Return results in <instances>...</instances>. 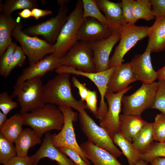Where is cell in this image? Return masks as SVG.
I'll return each mask as SVG.
<instances>
[{"label":"cell","instance_id":"cell-1","mask_svg":"<svg viewBox=\"0 0 165 165\" xmlns=\"http://www.w3.org/2000/svg\"><path fill=\"white\" fill-rule=\"evenodd\" d=\"M70 74H58L43 86V98L46 104L66 106L79 112L87 109L86 104L76 100L72 92Z\"/></svg>","mask_w":165,"mask_h":165},{"label":"cell","instance_id":"cell-2","mask_svg":"<svg viewBox=\"0 0 165 165\" xmlns=\"http://www.w3.org/2000/svg\"><path fill=\"white\" fill-rule=\"evenodd\" d=\"M20 115L24 125L30 127L41 137L50 130H61L64 124L63 113L53 104H46L42 107Z\"/></svg>","mask_w":165,"mask_h":165},{"label":"cell","instance_id":"cell-3","mask_svg":"<svg viewBox=\"0 0 165 165\" xmlns=\"http://www.w3.org/2000/svg\"><path fill=\"white\" fill-rule=\"evenodd\" d=\"M84 19L82 0H79L74 10L68 15L53 45L54 51L53 53L55 56L63 57L78 41V34Z\"/></svg>","mask_w":165,"mask_h":165},{"label":"cell","instance_id":"cell-4","mask_svg":"<svg viewBox=\"0 0 165 165\" xmlns=\"http://www.w3.org/2000/svg\"><path fill=\"white\" fill-rule=\"evenodd\" d=\"M43 86L40 77L29 79L15 85L11 97H17L20 107V114L29 112L46 104L43 98Z\"/></svg>","mask_w":165,"mask_h":165},{"label":"cell","instance_id":"cell-5","mask_svg":"<svg viewBox=\"0 0 165 165\" xmlns=\"http://www.w3.org/2000/svg\"><path fill=\"white\" fill-rule=\"evenodd\" d=\"M79 113L80 128L88 141L106 150L117 158L121 156L122 152L115 145L107 131L96 123L86 110Z\"/></svg>","mask_w":165,"mask_h":165},{"label":"cell","instance_id":"cell-6","mask_svg":"<svg viewBox=\"0 0 165 165\" xmlns=\"http://www.w3.org/2000/svg\"><path fill=\"white\" fill-rule=\"evenodd\" d=\"M58 107L63 114L64 124L60 132L51 134L52 144L58 148L64 147L74 150L80 155L85 162L90 164L91 163L86 157L76 139L73 123L79 118L78 113L68 106H60Z\"/></svg>","mask_w":165,"mask_h":165},{"label":"cell","instance_id":"cell-7","mask_svg":"<svg viewBox=\"0 0 165 165\" xmlns=\"http://www.w3.org/2000/svg\"><path fill=\"white\" fill-rule=\"evenodd\" d=\"M23 24L19 23L13 31L12 36L19 43L28 59L30 65L35 63L54 51V45L36 36L26 34L22 30Z\"/></svg>","mask_w":165,"mask_h":165},{"label":"cell","instance_id":"cell-8","mask_svg":"<svg viewBox=\"0 0 165 165\" xmlns=\"http://www.w3.org/2000/svg\"><path fill=\"white\" fill-rule=\"evenodd\" d=\"M149 28L129 23L124 26L120 33L119 42L110 58L109 68L117 67L122 64L123 59L126 53L138 41L148 36Z\"/></svg>","mask_w":165,"mask_h":165},{"label":"cell","instance_id":"cell-9","mask_svg":"<svg viewBox=\"0 0 165 165\" xmlns=\"http://www.w3.org/2000/svg\"><path fill=\"white\" fill-rule=\"evenodd\" d=\"M158 86L155 81L142 83L134 93L124 95L122 99L123 114L141 116L145 110L151 108L154 101Z\"/></svg>","mask_w":165,"mask_h":165},{"label":"cell","instance_id":"cell-10","mask_svg":"<svg viewBox=\"0 0 165 165\" xmlns=\"http://www.w3.org/2000/svg\"><path fill=\"white\" fill-rule=\"evenodd\" d=\"M116 67L110 68L100 72H86L77 70L72 67L62 65L57 68L55 71L58 74L69 73L85 77L94 83L100 95V105L97 117L100 121L104 118L108 110V105L105 101V95L109 79Z\"/></svg>","mask_w":165,"mask_h":165},{"label":"cell","instance_id":"cell-11","mask_svg":"<svg viewBox=\"0 0 165 165\" xmlns=\"http://www.w3.org/2000/svg\"><path fill=\"white\" fill-rule=\"evenodd\" d=\"M68 12L66 5L60 6L56 16L42 22L31 26L23 31L30 36L40 35L48 43L54 45L68 19Z\"/></svg>","mask_w":165,"mask_h":165},{"label":"cell","instance_id":"cell-12","mask_svg":"<svg viewBox=\"0 0 165 165\" xmlns=\"http://www.w3.org/2000/svg\"><path fill=\"white\" fill-rule=\"evenodd\" d=\"M78 41L62 57L63 65L72 67L84 72H96L93 54L89 43Z\"/></svg>","mask_w":165,"mask_h":165},{"label":"cell","instance_id":"cell-13","mask_svg":"<svg viewBox=\"0 0 165 165\" xmlns=\"http://www.w3.org/2000/svg\"><path fill=\"white\" fill-rule=\"evenodd\" d=\"M132 87L130 86L119 93H107L105 94L108 109L104 118L99 121L100 125L107 131L112 139L115 134L119 132L122 97Z\"/></svg>","mask_w":165,"mask_h":165},{"label":"cell","instance_id":"cell-14","mask_svg":"<svg viewBox=\"0 0 165 165\" xmlns=\"http://www.w3.org/2000/svg\"><path fill=\"white\" fill-rule=\"evenodd\" d=\"M120 38L119 33H114L106 39L89 43L93 53L96 72L105 71L109 68L110 53Z\"/></svg>","mask_w":165,"mask_h":165},{"label":"cell","instance_id":"cell-15","mask_svg":"<svg viewBox=\"0 0 165 165\" xmlns=\"http://www.w3.org/2000/svg\"><path fill=\"white\" fill-rule=\"evenodd\" d=\"M112 33L108 25L87 17L84 18L79 28L77 40L90 43L106 39Z\"/></svg>","mask_w":165,"mask_h":165},{"label":"cell","instance_id":"cell-16","mask_svg":"<svg viewBox=\"0 0 165 165\" xmlns=\"http://www.w3.org/2000/svg\"><path fill=\"white\" fill-rule=\"evenodd\" d=\"M63 65L62 58H59L51 53L37 62L24 69L18 77L16 85H18L28 79L37 77H41L49 72L56 69Z\"/></svg>","mask_w":165,"mask_h":165},{"label":"cell","instance_id":"cell-17","mask_svg":"<svg viewBox=\"0 0 165 165\" xmlns=\"http://www.w3.org/2000/svg\"><path fill=\"white\" fill-rule=\"evenodd\" d=\"M151 53L145 50L142 53L135 55L130 62L137 81L142 83H152L158 79L157 72L152 66Z\"/></svg>","mask_w":165,"mask_h":165},{"label":"cell","instance_id":"cell-18","mask_svg":"<svg viewBox=\"0 0 165 165\" xmlns=\"http://www.w3.org/2000/svg\"><path fill=\"white\" fill-rule=\"evenodd\" d=\"M68 157L53 145L51 134L48 132L45 134L39 149L34 154L30 156L35 165H38L39 161L45 157L56 161L57 165H75L74 162Z\"/></svg>","mask_w":165,"mask_h":165},{"label":"cell","instance_id":"cell-19","mask_svg":"<svg viewBox=\"0 0 165 165\" xmlns=\"http://www.w3.org/2000/svg\"><path fill=\"white\" fill-rule=\"evenodd\" d=\"M136 81L130 62L122 64L116 67L112 75L106 93H116L122 91Z\"/></svg>","mask_w":165,"mask_h":165},{"label":"cell","instance_id":"cell-20","mask_svg":"<svg viewBox=\"0 0 165 165\" xmlns=\"http://www.w3.org/2000/svg\"><path fill=\"white\" fill-rule=\"evenodd\" d=\"M101 11L105 14L108 25L112 32L120 33L127 24L124 21L120 2H114L108 0H96Z\"/></svg>","mask_w":165,"mask_h":165},{"label":"cell","instance_id":"cell-21","mask_svg":"<svg viewBox=\"0 0 165 165\" xmlns=\"http://www.w3.org/2000/svg\"><path fill=\"white\" fill-rule=\"evenodd\" d=\"M79 145L86 157L93 165H123L113 155L88 141Z\"/></svg>","mask_w":165,"mask_h":165},{"label":"cell","instance_id":"cell-22","mask_svg":"<svg viewBox=\"0 0 165 165\" xmlns=\"http://www.w3.org/2000/svg\"><path fill=\"white\" fill-rule=\"evenodd\" d=\"M155 19L153 24L149 28L146 49L151 53L159 52L165 49V16Z\"/></svg>","mask_w":165,"mask_h":165},{"label":"cell","instance_id":"cell-23","mask_svg":"<svg viewBox=\"0 0 165 165\" xmlns=\"http://www.w3.org/2000/svg\"><path fill=\"white\" fill-rule=\"evenodd\" d=\"M147 122L141 116L120 115L119 132L132 142Z\"/></svg>","mask_w":165,"mask_h":165},{"label":"cell","instance_id":"cell-24","mask_svg":"<svg viewBox=\"0 0 165 165\" xmlns=\"http://www.w3.org/2000/svg\"><path fill=\"white\" fill-rule=\"evenodd\" d=\"M41 138L31 128L23 129L15 142L16 155L20 157L28 156L29 149L31 147L41 143Z\"/></svg>","mask_w":165,"mask_h":165},{"label":"cell","instance_id":"cell-25","mask_svg":"<svg viewBox=\"0 0 165 165\" xmlns=\"http://www.w3.org/2000/svg\"><path fill=\"white\" fill-rule=\"evenodd\" d=\"M18 23L16 19L7 16L2 13L0 15V57L12 43V33Z\"/></svg>","mask_w":165,"mask_h":165},{"label":"cell","instance_id":"cell-26","mask_svg":"<svg viewBox=\"0 0 165 165\" xmlns=\"http://www.w3.org/2000/svg\"><path fill=\"white\" fill-rule=\"evenodd\" d=\"M112 140L114 143L120 148L130 165H135L141 159V154L132 142L125 138L119 132L115 134Z\"/></svg>","mask_w":165,"mask_h":165},{"label":"cell","instance_id":"cell-27","mask_svg":"<svg viewBox=\"0 0 165 165\" xmlns=\"http://www.w3.org/2000/svg\"><path fill=\"white\" fill-rule=\"evenodd\" d=\"M23 125L20 114H15L8 119L0 128V134L11 142L15 143L23 130Z\"/></svg>","mask_w":165,"mask_h":165},{"label":"cell","instance_id":"cell-28","mask_svg":"<svg viewBox=\"0 0 165 165\" xmlns=\"http://www.w3.org/2000/svg\"><path fill=\"white\" fill-rule=\"evenodd\" d=\"M153 123L147 122L132 142L136 148L142 154L148 150L153 142Z\"/></svg>","mask_w":165,"mask_h":165},{"label":"cell","instance_id":"cell-29","mask_svg":"<svg viewBox=\"0 0 165 165\" xmlns=\"http://www.w3.org/2000/svg\"><path fill=\"white\" fill-rule=\"evenodd\" d=\"M35 0H6L4 3L0 1V11L7 16H11L15 10L25 9L31 10L38 6Z\"/></svg>","mask_w":165,"mask_h":165},{"label":"cell","instance_id":"cell-30","mask_svg":"<svg viewBox=\"0 0 165 165\" xmlns=\"http://www.w3.org/2000/svg\"><path fill=\"white\" fill-rule=\"evenodd\" d=\"M133 7L136 22L140 19L148 21L156 18L149 0H134Z\"/></svg>","mask_w":165,"mask_h":165},{"label":"cell","instance_id":"cell-31","mask_svg":"<svg viewBox=\"0 0 165 165\" xmlns=\"http://www.w3.org/2000/svg\"><path fill=\"white\" fill-rule=\"evenodd\" d=\"M82 2L83 16L84 18H92L104 24L108 25L106 18L101 12L96 0H82Z\"/></svg>","mask_w":165,"mask_h":165},{"label":"cell","instance_id":"cell-32","mask_svg":"<svg viewBox=\"0 0 165 165\" xmlns=\"http://www.w3.org/2000/svg\"><path fill=\"white\" fill-rule=\"evenodd\" d=\"M13 143L0 134V163L5 164L16 156L15 147Z\"/></svg>","mask_w":165,"mask_h":165},{"label":"cell","instance_id":"cell-33","mask_svg":"<svg viewBox=\"0 0 165 165\" xmlns=\"http://www.w3.org/2000/svg\"><path fill=\"white\" fill-rule=\"evenodd\" d=\"M154 140L159 142H165V114L162 113L156 116L153 123Z\"/></svg>","mask_w":165,"mask_h":165},{"label":"cell","instance_id":"cell-34","mask_svg":"<svg viewBox=\"0 0 165 165\" xmlns=\"http://www.w3.org/2000/svg\"><path fill=\"white\" fill-rule=\"evenodd\" d=\"M157 157H165V142H153L148 150L141 154V159L148 163Z\"/></svg>","mask_w":165,"mask_h":165},{"label":"cell","instance_id":"cell-35","mask_svg":"<svg viewBox=\"0 0 165 165\" xmlns=\"http://www.w3.org/2000/svg\"><path fill=\"white\" fill-rule=\"evenodd\" d=\"M158 86L152 109L159 110L165 114V80H159Z\"/></svg>","mask_w":165,"mask_h":165},{"label":"cell","instance_id":"cell-36","mask_svg":"<svg viewBox=\"0 0 165 165\" xmlns=\"http://www.w3.org/2000/svg\"><path fill=\"white\" fill-rule=\"evenodd\" d=\"M26 56L21 47L17 45L11 61L7 69L4 77L8 76L15 67H21L23 65L26 58Z\"/></svg>","mask_w":165,"mask_h":165},{"label":"cell","instance_id":"cell-37","mask_svg":"<svg viewBox=\"0 0 165 165\" xmlns=\"http://www.w3.org/2000/svg\"><path fill=\"white\" fill-rule=\"evenodd\" d=\"M17 44L12 43L8 47L0 57V75L4 77L7 69L11 61Z\"/></svg>","mask_w":165,"mask_h":165},{"label":"cell","instance_id":"cell-38","mask_svg":"<svg viewBox=\"0 0 165 165\" xmlns=\"http://www.w3.org/2000/svg\"><path fill=\"white\" fill-rule=\"evenodd\" d=\"M134 0H122L120 2L123 19L126 23L135 24L133 4Z\"/></svg>","mask_w":165,"mask_h":165},{"label":"cell","instance_id":"cell-39","mask_svg":"<svg viewBox=\"0 0 165 165\" xmlns=\"http://www.w3.org/2000/svg\"><path fill=\"white\" fill-rule=\"evenodd\" d=\"M6 92H3L0 94V109L4 114L7 115L12 110L17 107V103L12 100Z\"/></svg>","mask_w":165,"mask_h":165},{"label":"cell","instance_id":"cell-40","mask_svg":"<svg viewBox=\"0 0 165 165\" xmlns=\"http://www.w3.org/2000/svg\"><path fill=\"white\" fill-rule=\"evenodd\" d=\"M97 96L96 92L89 90L88 94L86 100L87 108L97 118L98 108L97 107Z\"/></svg>","mask_w":165,"mask_h":165},{"label":"cell","instance_id":"cell-41","mask_svg":"<svg viewBox=\"0 0 165 165\" xmlns=\"http://www.w3.org/2000/svg\"><path fill=\"white\" fill-rule=\"evenodd\" d=\"M58 148L69 158L74 162L75 165H90L85 162L80 155L74 150L64 147H60Z\"/></svg>","mask_w":165,"mask_h":165},{"label":"cell","instance_id":"cell-42","mask_svg":"<svg viewBox=\"0 0 165 165\" xmlns=\"http://www.w3.org/2000/svg\"><path fill=\"white\" fill-rule=\"evenodd\" d=\"M150 1L156 18L165 16V0H150Z\"/></svg>","mask_w":165,"mask_h":165},{"label":"cell","instance_id":"cell-43","mask_svg":"<svg viewBox=\"0 0 165 165\" xmlns=\"http://www.w3.org/2000/svg\"><path fill=\"white\" fill-rule=\"evenodd\" d=\"M4 165H35L30 156L20 157L17 155Z\"/></svg>","mask_w":165,"mask_h":165},{"label":"cell","instance_id":"cell-44","mask_svg":"<svg viewBox=\"0 0 165 165\" xmlns=\"http://www.w3.org/2000/svg\"><path fill=\"white\" fill-rule=\"evenodd\" d=\"M73 86L78 89L79 94L82 101H85L88 94L89 89L86 87L85 84L81 83L74 76L72 79Z\"/></svg>","mask_w":165,"mask_h":165},{"label":"cell","instance_id":"cell-45","mask_svg":"<svg viewBox=\"0 0 165 165\" xmlns=\"http://www.w3.org/2000/svg\"><path fill=\"white\" fill-rule=\"evenodd\" d=\"M31 10V17H34L36 20H38L40 17L45 16L52 13L51 11L47 9L43 10L37 8H34Z\"/></svg>","mask_w":165,"mask_h":165},{"label":"cell","instance_id":"cell-46","mask_svg":"<svg viewBox=\"0 0 165 165\" xmlns=\"http://www.w3.org/2000/svg\"><path fill=\"white\" fill-rule=\"evenodd\" d=\"M150 163L151 165H165V157H155L152 159Z\"/></svg>","mask_w":165,"mask_h":165},{"label":"cell","instance_id":"cell-47","mask_svg":"<svg viewBox=\"0 0 165 165\" xmlns=\"http://www.w3.org/2000/svg\"><path fill=\"white\" fill-rule=\"evenodd\" d=\"M19 16L21 18L26 19L31 17V10L29 9H25L18 13Z\"/></svg>","mask_w":165,"mask_h":165},{"label":"cell","instance_id":"cell-48","mask_svg":"<svg viewBox=\"0 0 165 165\" xmlns=\"http://www.w3.org/2000/svg\"><path fill=\"white\" fill-rule=\"evenodd\" d=\"M159 80H165V65L157 72Z\"/></svg>","mask_w":165,"mask_h":165},{"label":"cell","instance_id":"cell-49","mask_svg":"<svg viewBox=\"0 0 165 165\" xmlns=\"http://www.w3.org/2000/svg\"><path fill=\"white\" fill-rule=\"evenodd\" d=\"M8 119L7 117V115L4 114L1 111H0V128L6 123Z\"/></svg>","mask_w":165,"mask_h":165},{"label":"cell","instance_id":"cell-50","mask_svg":"<svg viewBox=\"0 0 165 165\" xmlns=\"http://www.w3.org/2000/svg\"><path fill=\"white\" fill-rule=\"evenodd\" d=\"M57 4L60 6L66 5L69 2V1L67 0H58L57 1Z\"/></svg>","mask_w":165,"mask_h":165},{"label":"cell","instance_id":"cell-51","mask_svg":"<svg viewBox=\"0 0 165 165\" xmlns=\"http://www.w3.org/2000/svg\"><path fill=\"white\" fill-rule=\"evenodd\" d=\"M148 163L141 159L135 165H148Z\"/></svg>","mask_w":165,"mask_h":165}]
</instances>
